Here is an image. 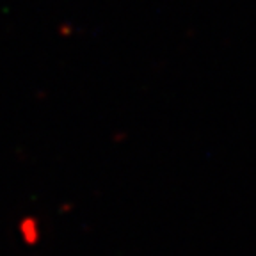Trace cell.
Segmentation results:
<instances>
[{"instance_id":"1","label":"cell","mask_w":256,"mask_h":256,"mask_svg":"<svg viewBox=\"0 0 256 256\" xmlns=\"http://www.w3.org/2000/svg\"><path fill=\"white\" fill-rule=\"evenodd\" d=\"M18 235L22 242L27 246H34L41 238V224L34 216H25L18 222Z\"/></svg>"}]
</instances>
